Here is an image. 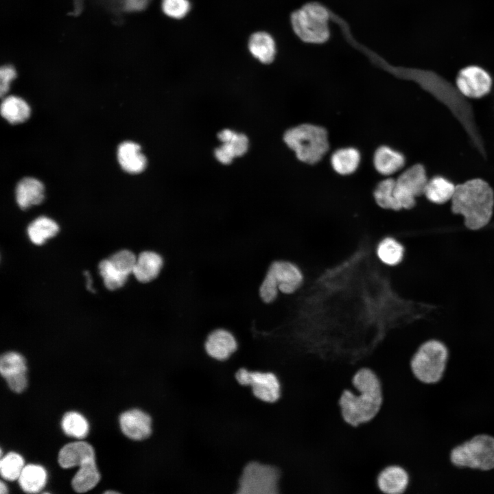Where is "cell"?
Here are the masks:
<instances>
[{
	"instance_id": "cell-1",
	"label": "cell",
	"mask_w": 494,
	"mask_h": 494,
	"mask_svg": "<svg viewBox=\"0 0 494 494\" xmlns=\"http://www.w3.org/2000/svg\"><path fill=\"white\" fill-rule=\"evenodd\" d=\"M355 392L345 390L340 399L344 420L357 426L372 420L379 411L383 394L379 379L370 368L358 370L353 377Z\"/></svg>"
},
{
	"instance_id": "cell-2",
	"label": "cell",
	"mask_w": 494,
	"mask_h": 494,
	"mask_svg": "<svg viewBox=\"0 0 494 494\" xmlns=\"http://www.w3.org/2000/svg\"><path fill=\"white\" fill-rule=\"evenodd\" d=\"M451 202V212L462 217L464 226L478 231L488 226L494 211V191L480 178L456 185Z\"/></svg>"
},
{
	"instance_id": "cell-3",
	"label": "cell",
	"mask_w": 494,
	"mask_h": 494,
	"mask_svg": "<svg viewBox=\"0 0 494 494\" xmlns=\"http://www.w3.org/2000/svg\"><path fill=\"white\" fill-rule=\"evenodd\" d=\"M283 140L300 161L310 165L319 162L329 148L327 131L311 124L290 128L285 132Z\"/></svg>"
},
{
	"instance_id": "cell-4",
	"label": "cell",
	"mask_w": 494,
	"mask_h": 494,
	"mask_svg": "<svg viewBox=\"0 0 494 494\" xmlns=\"http://www.w3.org/2000/svg\"><path fill=\"white\" fill-rule=\"evenodd\" d=\"M331 12L319 2L311 1L294 10L290 16L292 30L303 42L322 44L330 36Z\"/></svg>"
},
{
	"instance_id": "cell-5",
	"label": "cell",
	"mask_w": 494,
	"mask_h": 494,
	"mask_svg": "<svg viewBox=\"0 0 494 494\" xmlns=\"http://www.w3.org/2000/svg\"><path fill=\"white\" fill-rule=\"evenodd\" d=\"M449 351L444 342L437 338L424 341L413 355L410 365L414 376L425 384H435L443 377Z\"/></svg>"
},
{
	"instance_id": "cell-6",
	"label": "cell",
	"mask_w": 494,
	"mask_h": 494,
	"mask_svg": "<svg viewBox=\"0 0 494 494\" xmlns=\"http://www.w3.org/2000/svg\"><path fill=\"white\" fill-rule=\"evenodd\" d=\"M451 463L460 468L481 471L494 469V437L478 434L454 447L450 453Z\"/></svg>"
},
{
	"instance_id": "cell-7",
	"label": "cell",
	"mask_w": 494,
	"mask_h": 494,
	"mask_svg": "<svg viewBox=\"0 0 494 494\" xmlns=\"http://www.w3.org/2000/svg\"><path fill=\"white\" fill-rule=\"evenodd\" d=\"M281 469L274 464L258 462L248 463L239 480L237 493L240 494H278Z\"/></svg>"
},
{
	"instance_id": "cell-8",
	"label": "cell",
	"mask_w": 494,
	"mask_h": 494,
	"mask_svg": "<svg viewBox=\"0 0 494 494\" xmlns=\"http://www.w3.org/2000/svg\"><path fill=\"white\" fill-rule=\"evenodd\" d=\"M428 180L426 169L421 163H416L403 172L395 179L397 211L412 209L416 204V198L424 194Z\"/></svg>"
},
{
	"instance_id": "cell-9",
	"label": "cell",
	"mask_w": 494,
	"mask_h": 494,
	"mask_svg": "<svg viewBox=\"0 0 494 494\" xmlns=\"http://www.w3.org/2000/svg\"><path fill=\"white\" fill-rule=\"evenodd\" d=\"M237 382L250 386L258 399L267 403H274L281 397L282 386L279 376L270 371H249L242 368L235 373Z\"/></svg>"
},
{
	"instance_id": "cell-10",
	"label": "cell",
	"mask_w": 494,
	"mask_h": 494,
	"mask_svg": "<svg viewBox=\"0 0 494 494\" xmlns=\"http://www.w3.org/2000/svg\"><path fill=\"white\" fill-rule=\"evenodd\" d=\"M493 79L489 73L478 65L461 69L456 77V87L466 99H480L492 89Z\"/></svg>"
},
{
	"instance_id": "cell-11",
	"label": "cell",
	"mask_w": 494,
	"mask_h": 494,
	"mask_svg": "<svg viewBox=\"0 0 494 494\" xmlns=\"http://www.w3.org/2000/svg\"><path fill=\"white\" fill-rule=\"evenodd\" d=\"M264 277L284 294L294 293L303 282L301 270L295 263L285 260L271 263Z\"/></svg>"
},
{
	"instance_id": "cell-12",
	"label": "cell",
	"mask_w": 494,
	"mask_h": 494,
	"mask_svg": "<svg viewBox=\"0 0 494 494\" xmlns=\"http://www.w3.org/2000/svg\"><path fill=\"white\" fill-rule=\"evenodd\" d=\"M0 373L12 391L20 393L26 388V362L20 353L10 351L3 354L0 358Z\"/></svg>"
},
{
	"instance_id": "cell-13",
	"label": "cell",
	"mask_w": 494,
	"mask_h": 494,
	"mask_svg": "<svg viewBox=\"0 0 494 494\" xmlns=\"http://www.w3.org/2000/svg\"><path fill=\"white\" fill-rule=\"evenodd\" d=\"M122 432L134 440H142L152 434V419L139 409H132L123 412L119 417Z\"/></svg>"
},
{
	"instance_id": "cell-14",
	"label": "cell",
	"mask_w": 494,
	"mask_h": 494,
	"mask_svg": "<svg viewBox=\"0 0 494 494\" xmlns=\"http://www.w3.org/2000/svg\"><path fill=\"white\" fill-rule=\"evenodd\" d=\"M217 137L223 145L215 149V156L222 164L231 163L234 158L242 156L248 150V139L244 134L224 129Z\"/></svg>"
},
{
	"instance_id": "cell-15",
	"label": "cell",
	"mask_w": 494,
	"mask_h": 494,
	"mask_svg": "<svg viewBox=\"0 0 494 494\" xmlns=\"http://www.w3.org/2000/svg\"><path fill=\"white\" fill-rule=\"evenodd\" d=\"M237 342L234 335L228 330L219 328L212 331L204 342L206 353L211 357L224 361L236 351Z\"/></svg>"
},
{
	"instance_id": "cell-16",
	"label": "cell",
	"mask_w": 494,
	"mask_h": 494,
	"mask_svg": "<svg viewBox=\"0 0 494 494\" xmlns=\"http://www.w3.org/2000/svg\"><path fill=\"white\" fill-rule=\"evenodd\" d=\"M410 481L408 471L399 465H389L377 477V486L384 494H403Z\"/></svg>"
},
{
	"instance_id": "cell-17",
	"label": "cell",
	"mask_w": 494,
	"mask_h": 494,
	"mask_svg": "<svg viewBox=\"0 0 494 494\" xmlns=\"http://www.w3.org/2000/svg\"><path fill=\"white\" fill-rule=\"evenodd\" d=\"M163 258L156 252L146 250L137 257L132 274L141 283H149L160 274L163 266Z\"/></svg>"
},
{
	"instance_id": "cell-18",
	"label": "cell",
	"mask_w": 494,
	"mask_h": 494,
	"mask_svg": "<svg viewBox=\"0 0 494 494\" xmlns=\"http://www.w3.org/2000/svg\"><path fill=\"white\" fill-rule=\"evenodd\" d=\"M95 457L93 447L84 441H76L63 446L58 453V461L60 466L68 469L80 466L87 460Z\"/></svg>"
},
{
	"instance_id": "cell-19",
	"label": "cell",
	"mask_w": 494,
	"mask_h": 494,
	"mask_svg": "<svg viewBox=\"0 0 494 494\" xmlns=\"http://www.w3.org/2000/svg\"><path fill=\"white\" fill-rule=\"evenodd\" d=\"M248 48L251 55L263 64H270L275 58L276 43L272 36L264 31L253 33L249 38Z\"/></svg>"
},
{
	"instance_id": "cell-20",
	"label": "cell",
	"mask_w": 494,
	"mask_h": 494,
	"mask_svg": "<svg viewBox=\"0 0 494 494\" xmlns=\"http://www.w3.org/2000/svg\"><path fill=\"white\" fill-rule=\"evenodd\" d=\"M117 158L122 169L130 174L141 173L147 164L146 158L141 152L140 145L132 141H125L119 145Z\"/></svg>"
},
{
	"instance_id": "cell-21",
	"label": "cell",
	"mask_w": 494,
	"mask_h": 494,
	"mask_svg": "<svg viewBox=\"0 0 494 494\" xmlns=\"http://www.w3.org/2000/svg\"><path fill=\"white\" fill-rule=\"evenodd\" d=\"M405 163V156L400 152L386 145L379 147L373 156L375 169L384 176H390L401 169Z\"/></svg>"
},
{
	"instance_id": "cell-22",
	"label": "cell",
	"mask_w": 494,
	"mask_h": 494,
	"mask_svg": "<svg viewBox=\"0 0 494 494\" xmlns=\"http://www.w3.org/2000/svg\"><path fill=\"white\" fill-rule=\"evenodd\" d=\"M16 199L18 205L22 209L41 203L44 199L43 183L34 178H23L17 184Z\"/></svg>"
},
{
	"instance_id": "cell-23",
	"label": "cell",
	"mask_w": 494,
	"mask_h": 494,
	"mask_svg": "<svg viewBox=\"0 0 494 494\" xmlns=\"http://www.w3.org/2000/svg\"><path fill=\"white\" fill-rule=\"evenodd\" d=\"M456 185L445 176L437 175L428 180L423 196L430 202L443 204L453 197Z\"/></svg>"
},
{
	"instance_id": "cell-24",
	"label": "cell",
	"mask_w": 494,
	"mask_h": 494,
	"mask_svg": "<svg viewBox=\"0 0 494 494\" xmlns=\"http://www.w3.org/2000/svg\"><path fill=\"white\" fill-rule=\"evenodd\" d=\"M99 480L100 475L94 457L79 466L78 471L72 479L71 485L75 491L85 493L93 489Z\"/></svg>"
},
{
	"instance_id": "cell-25",
	"label": "cell",
	"mask_w": 494,
	"mask_h": 494,
	"mask_svg": "<svg viewBox=\"0 0 494 494\" xmlns=\"http://www.w3.org/2000/svg\"><path fill=\"white\" fill-rule=\"evenodd\" d=\"M360 159V153L357 149L343 148L333 153L331 157V164L336 173L346 176L356 171Z\"/></svg>"
},
{
	"instance_id": "cell-26",
	"label": "cell",
	"mask_w": 494,
	"mask_h": 494,
	"mask_svg": "<svg viewBox=\"0 0 494 494\" xmlns=\"http://www.w3.org/2000/svg\"><path fill=\"white\" fill-rule=\"evenodd\" d=\"M18 480L23 491L36 493L44 488L47 480V473L43 467L30 464L24 466Z\"/></svg>"
},
{
	"instance_id": "cell-27",
	"label": "cell",
	"mask_w": 494,
	"mask_h": 494,
	"mask_svg": "<svg viewBox=\"0 0 494 494\" xmlns=\"http://www.w3.org/2000/svg\"><path fill=\"white\" fill-rule=\"evenodd\" d=\"M1 114L9 123L19 124L29 118L30 108L22 98L10 95L3 99L1 105Z\"/></svg>"
},
{
	"instance_id": "cell-28",
	"label": "cell",
	"mask_w": 494,
	"mask_h": 494,
	"mask_svg": "<svg viewBox=\"0 0 494 494\" xmlns=\"http://www.w3.org/2000/svg\"><path fill=\"white\" fill-rule=\"evenodd\" d=\"M404 252V246L392 237L382 239L376 249L379 259L389 266H395L400 263L403 259Z\"/></svg>"
},
{
	"instance_id": "cell-29",
	"label": "cell",
	"mask_w": 494,
	"mask_h": 494,
	"mask_svg": "<svg viewBox=\"0 0 494 494\" xmlns=\"http://www.w3.org/2000/svg\"><path fill=\"white\" fill-rule=\"evenodd\" d=\"M59 227L53 220L41 216L34 220L27 228V234L31 242L41 245L47 239L54 237Z\"/></svg>"
},
{
	"instance_id": "cell-30",
	"label": "cell",
	"mask_w": 494,
	"mask_h": 494,
	"mask_svg": "<svg viewBox=\"0 0 494 494\" xmlns=\"http://www.w3.org/2000/svg\"><path fill=\"white\" fill-rule=\"evenodd\" d=\"M61 426L67 435L80 439L87 436L89 429L86 419L76 412L65 413L61 421Z\"/></svg>"
},
{
	"instance_id": "cell-31",
	"label": "cell",
	"mask_w": 494,
	"mask_h": 494,
	"mask_svg": "<svg viewBox=\"0 0 494 494\" xmlns=\"http://www.w3.org/2000/svg\"><path fill=\"white\" fill-rule=\"evenodd\" d=\"M395 179L388 178L380 181L376 186L373 196L375 202L383 209L396 211L394 196Z\"/></svg>"
},
{
	"instance_id": "cell-32",
	"label": "cell",
	"mask_w": 494,
	"mask_h": 494,
	"mask_svg": "<svg viewBox=\"0 0 494 494\" xmlns=\"http://www.w3.org/2000/svg\"><path fill=\"white\" fill-rule=\"evenodd\" d=\"M24 467L23 457L16 452H9L0 461V473L1 477L9 481L19 478Z\"/></svg>"
},
{
	"instance_id": "cell-33",
	"label": "cell",
	"mask_w": 494,
	"mask_h": 494,
	"mask_svg": "<svg viewBox=\"0 0 494 494\" xmlns=\"http://www.w3.org/2000/svg\"><path fill=\"white\" fill-rule=\"evenodd\" d=\"M99 270L105 286L110 290L122 287L128 279V276L117 270L108 259H104L99 263Z\"/></svg>"
},
{
	"instance_id": "cell-34",
	"label": "cell",
	"mask_w": 494,
	"mask_h": 494,
	"mask_svg": "<svg viewBox=\"0 0 494 494\" xmlns=\"http://www.w3.org/2000/svg\"><path fill=\"white\" fill-rule=\"evenodd\" d=\"M108 259L117 270L128 277L132 273L137 257L132 252L123 250L115 252Z\"/></svg>"
},
{
	"instance_id": "cell-35",
	"label": "cell",
	"mask_w": 494,
	"mask_h": 494,
	"mask_svg": "<svg viewBox=\"0 0 494 494\" xmlns=\"http://www.w3.org/2000/svg\"><path fill=\"white\" fill-rule=\"evenodd\" d=\"M161 10L165 15L174 19H182L191 10L189 0H162Z\"/></svg>"
},
{
	"instance_id": "cell-36",
	"label": "cell",
	"mask_w": 494,
	"mask_h": 494,
	"mask_svg": "<svg viewBox=\"0 0 494 494\" xmlns=\"http://www.w3.org/2000/svg\"><path fill=\"white\" fill-rule=\"evenodd\" d=\"M17 73L13 64L5 63L0 69V95L3 97L9 91L10 83L16 78Z\"/></svg>"
},
{
	"instance_id": "cell-37",
	"label": "cell",
	"mask_w": 494,
	"mask_h": 494,
	"mask_svg": "<svg viewBox=\"0 0 494 494\" xmlns=\"http://www.w3.org/2000/svg\"><path fill=\"white\" fill-rule=\"evenodd\" d=\"M84 274H85V277H86V281H87L86 285H87L88 290H89L91 291V292H93V289L91 288V283H92V281H91V277H90L89 273L86 271V272H84Z\"/></svg>"
},
{
	"instance_id": "cell-38",
	"label": "cell",
	"mask_w": 494,
	"mask_h": 494,
	"mask_svg": "<svg viewBox=\"0 0 494 494\" xmlns=\"http://www.w3.org/2000/svg\"><path fill=\"white\" fill-rule=\"evenodd\" d=\"M8 492V489H7L6 486L4 484V483L3 482H0V493L4 494V493H7Z\"/></svg>"
},
{
	"instance_id": "cell-39",
	"label": "cell",
	"mask_w": 494,
	"mask_h": 494,
	"mask_svg": "<svg viewBox=\"0 0 494 494\" xmlns=\"http://www.w3.org/2000/svg\"><path fill=\"white\" fill-rule=\"evenodd\" d=\"M104 493H119L117 491H105Z\"/></svg>"
}]
</instances>
